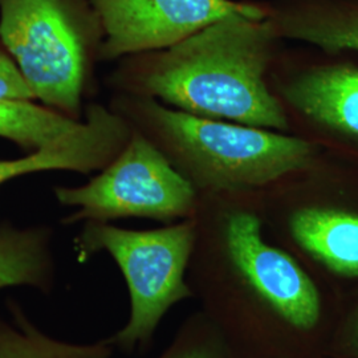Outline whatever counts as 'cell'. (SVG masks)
I'll return each mask as SVG.
<instances>
[{
  "label": "cell",
  "instance_id": "obj_1",
  "mask_svg": "<svg viewBox=\"0 0 358 358\" xmlns=\"http://www.w3.org/2000/svg\"><path fill=\"white\" fill-rule=\"evenodd\" d=\"M278 36L269 17L222 19L161 53L143 85L190 115L285 129L284 109L264 81Z\"/></svg>",
  "mask_w": 358,
  "mask_h": 358
},
{
  "label": "cell",
  "instance_id": "obj_2",
  "mask_svg": "<svg viewBox=\"0 0 358 358\" xmlns=\"http://www.w3.org/2000/svg\"><path fill=\"white\" fill-rule=\"evenodd\" d=\"M154 125L189 165L194 178L213 190L257 187L310 165L309 142L250 125L217 122L149 103Z\"/></svg>",
  "mask_w": 358,
  "mask_h": 358
},
{
  "label": "cell",
  "instance_id": "obj_3",
  "mask_svg": "<svg viewBox=\"0 0 358 358\" xmlns=\"http://www.w3.org/2000/svg\"><path fill=\"white\" fill-rule=\"evenodd\" d=\"M194 244V224L150 231L122 230L90 222L78 245L81 255L106 251L121 269L130 294V319L109 341L131 349L148 341L176 303L192 296L185 269Z\"/></svg>",
  "mask_w": 358,
  "mask_h": 358
},
{
  "label": "cell",
  "instance_id": "obj_4",
  "mask_svg": "<svg viewBox=\"0 0 358 358\" xmlns=\"http://www.w3.org/2000/svg\"><path fill=\"white\" fill-rule=\"evenodd\" d=\"M0 36L35 97L76 113L85 84L88 35L65 0H0Z\"/></svg>",
  "mask_w": 358,
  "mask_h": 358
},
{
  "label": "cell",
  "instance_id": "obj_5",
  "mask_svg": "<svg viewBox=\"0 0 358 358\" xmlns=\"http://www.w3.org/2000/svg\"><path fill=\"white\" fill-rule=\"evenodd\" d=\"M56 196L77 207L71 223L129 217L166 222L192 211L195 192L152 142L136 134L99 177L81 187H59Z\"/></svg>",
  "mask_w": 358,
  "mask_h": 358
},
{
  "label": "cell",
  "instance_id": "obj_6",
  "mask_svg": "<svg viewBox=\"0 0 358 358\" xmlns=\"http://www.w3.org/2000/svg\"><path fill=\"white\" fill-rule=\"evenodd\" d=\"M105 32L103 53L113 59L167 50L222 19H267L262 4L234 0H92Z\"/></svg>",
  "mask_w": 358,
  "mask_h": 358
},
{
  "label": "cell",
  "instance_id": "obj_7",
  "mask_svg": "<svg viewBox=\"0 0 358 358\" xmlns=\"http://www.w3.org/2000/svg\"><path fill=\"white\" fill-rule=\"evenodd\" d=\"M226 241L235 268L280 317L303 331L317 324L321 301L315 282L291 256L263 241L255 215L234 214Z\"/></svg>",
  "mask_w": 358,
  "mask_h": 358
},
{
  "label": "cell",
  "instance_id": "obj_8",
  "mask_svg": "<svg viewBox=\"0 0 358 358\" xmlns=\"http://www.w3.org/2000/svg\"><path fill=\"white\" fill-rule=\"evenodd\" d=\"M285 96L316 125L343 145L358 150V66H316L292 83Z\"/></svg>",
  "mask_w": 358,
  "mask_h": 358
},
{
  "label": "cell",
  "instance_id": "obj_9",
  "mask_svg": "<svg viewBox=\"0 0 358 358\" xmlns=\"http://www.w3.org/2000/svg\"><path fill=\"white\" fill-rule=\"evenodd\" d=\"M128 131L125 124L103 108L90 109L84 130L56 148H48L32 154L0 161V185L8 179L43 170H75L88 173L112 161L122 148Z\"/></svg>",
  "mask_w": 358,
  "mask_h": 358
},
{
  "label": "cell",
  "instance_id": "obj_10",
  "mask_svg": "<svg viewBox=\"0 0 358 358\" xmlns=\"http://www.w3.org/2000/svg\"><path fill=\"white\" fill-rule=\"evenodd\" d=\"M267 8L279 36L306 41L328 53H358V0H300Z\"/></svg>",
  "mask_w": 358,
  "mask_h": 358
},
{
  "label": "cell",
  "instance_id": "obj_11",
  "mask_svg": "<svg viewBox=\"0 0 358 358\" xmlns=\"http://www.w3.org/2000/svg\"><path fill=\"white\" fill-rule=\"evenodd\" d=\"M296 242L329 271L358 278V213L341 207H308L291 222Z\"/></svg>",
  "mask_w": 358,
  "mask_h": 358
},
{
  "label": "cell",
  "instance_id": "obj_12",
  "mask_svg": "<svg viewBox=\"0 0 358 358\" xmlns=\"http://www.w3.org/2000/svg\"><path fill=\"white\" fill-rule=\"evenodd\" d=\"M27 285L48 292L53 285V263L48 234L0 226V289Z\"/></svg>",
  "mask_w": 358,
  "mask_h": 358
},
{
  "label": "cell",
  "instance_id": "obj_13",
  "mask_svg": "<svg viewBox=\"0 0 358 358\" xmlns=\"http://www.w3.org/2000/svg\"><path fill=\"white\" fill-rule=\"evenodd\" d=\"M84 128L85 122L29 101L0 100V136L32 152L60 146Z\"/></svg>",
  "mask_w": 358,
  "mask_h": 358
},
{
  "label": "cell",
  "instance_id": "obj_14",
  "mask_svg": "<svg viewBox=\"0 0 358 358\" xmlns=\"http://www.w3.org/2000/svg\"><path fill=\"white\" fill-rule=\"evenodd\" d=\"M13 324L0 320V358H108L109 340L97 344H71L52 338L27 319L19 304L10 301Z\"/></svg>",
  "mask_w": 358,
  "mask_h": 358
},
{
  "label": "cell",
  "instance_id": "obj_15",
  "mask_svg": "<svg viewBox=\"0 0 358 358\" xmlns=\"http://www.w3.org/2000/svg\"><path fill=\"white\" fill-rule=\"evenodd\" d=\"M32 99L35 94L19 66L7 59L0 66V100L29 101Z\"/></svg>",
  "mask_w": 358,
  "mask_h": 358
},
{
  "label": "cell",
  "instance_id": "obj_16",
  "mask_svg": "<svg viewBox=\"0 0 358 358\" xmlns=\"http://www.w3.org/2000/svg\"><path fill=\"white\" fill-rule=\"evenodd\" d=\"M170 358H211L205 352H186L182 355H177V356H171Z\"/></svg>",
  "mask_w": 358,
  "mask_h": 358
},
{
  "label": "cell",
  "instance_id": "obj_17",
  "mask_svg": "<svg viewBox=\"0 0 358 358\" xmlns=\"http://www.w3.org/2000/svg\"><path fill=\"white\" fill-rule=\"evenodd\" d=\"M352 340H353V345L356 346L358 350V309L352 325Z\"/></svg>",
  "mask_w": 358,
  "mask_h": 358
}]
</instances>
